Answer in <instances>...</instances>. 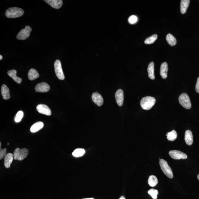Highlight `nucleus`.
I'll return each mask as SVG.
<instances>
[{
	"instance_id": "e433bc0d",
	"label": "nucleus",
	"mask_w": 199,
	"mask_h": 199,
	"mask_svg": "<svg viewBox=\"0 0 199 199\" xmlns=\"http://www.w3.org/2000/svg\"><path fill=\"white\" fill-rule=\"evenodd\" d=\"M9 145V143H8V145Z\"/></svg>"
},
{
	"instance_id": "393cba45",
	"label": "nucleus",
	"mask_w": 199,
	"mask_h": 199,
	"mask_svg": "<svg viewBox=\"0 0 199 199\" xmlns=\"http://www.w3.org/2000/svg\"><path fill=\"white\" fill-rule=\"evenodd\" d=\"M167 139L170 141H174L177 137V133L175 130H173L166 134Z\"/></svg>"
},
{
	"instance_id": "f8f14e48",
	"label": "nucleus",
	"mask_w": 199,
	"mask_h": 199,
	"mask_svg": "<svg viewBox=\"0 0 199 199\" xmlns=\"http://www.w3.org/2000/svg\"><path fill=\"white\" fill-rule=\"evenodd\" d=\"M115 98L117 104L119 106H121L124 102V96L123 92L121 89H119L115 93Z\"/></svg>"
},
{
	"instance_id": "9b49d317",
	"label": "nucleus",
	"mask_w": 199,
	"mask_h": 199,
	"mask_svg": "<svg viewBox=\"0 0 199 199\" xmlns=\"http://www.w3.org/2000/svg\"><path fill=\"white\" fill-rule=\"evenodd\" d=\"M92 100L98 106H100L103 103V99L101 95L98 93H94L92 95Z\"/></svg>"
},
{
	"instance_id": "c9c22d12",
	"label": "nucleus",
	"mask_w": 199,
	"mask_h": 199,
	"mask_svg": "<svg viewBox=\"0 0 199 199\" xmlns=\"http://www.w3.org/2000/svg\"><path fill=\"white\" fill-rule=\"evenodd\" d=\"M94 199L93 198H85V199Z\"/></svg>"
},
{
	"instance_id": "a878e982",
	"label": "nucleus",
	"mask_w": 199,
	"mask_h": 199,
	"mask_svg": "<svg viewBox=\"0 0 199 199\" xmlns=\"http://www.w3.org/2000/svg\"><path fill=\"white\" fill-rule=\"evenodd\" d=\"M85 151L84 149L78 148L75 149L72 153V155L75 157L82 156L84 155Z\"/></svg>"
},
{
	"instance_id": "2f4dec72",
	"label": "nucleus",
	"mask_w": 199,
	"mask_h": 199,
	"mask_svg": "<svg viewBox=\"0 0 199 199\" xmlns=\"http://www.w3.org/2000/svg\"><path fill=\"white\" fill-rule=\"evenodd\" d=\"M195 90L197 93H199V77L197 79L195 86Z\"/></svg>"
},
{
	"instance_id": "f3484780",
	"label": "nucleus",
	"mask_w": 199,
	"mask_h": 199,
	"mask_svg": "<svg viewBox=\"0 0 199 199\" xmlns=\"http://www.w3.org/2000/svg\"><path fill=\"white\" fill-rule=\"evenodd\" d=\"M185 141L188 145H192L193 142V137L192 132L190 130L186 131L185 133Z\"/></svg>"
},
{
	"instance_id": "7ed1b4c3",
	"label": "nucleus",
	"mask_w": 199,
	"mask_h": 199,
	"mask_svg": "<svg viewBox=\"0 0 199 199\" xmlns=\"http://www.w3.org/2000/svg\"><path fill=\"white\" fill-rule=\"evenodd\" d=\"M28 154V149L26 148L20 149L17 148L14 152V160H22L27 157Z\"/></svg>"
},
{
	"instance_id": "b1692460",
	"label": "nucleus",
	"mask_w": 199,
	"mask_h": 199,
	"mask_svg": "<svg viewBox=\"0 0 199 199\" xmlns=\"http://www.w3.org/2000/svg\"><path fill=\"white\" fill-rule=\"evenodd\" d=\"M148 183L150 186L153 187L157 185L158 183V180L157 178L154 175H151L149 176Z\"/></svg>"
},
{
	"instance_id": "6ab92c4d",
	"label": "nucleus",
	"mask_w": 199,
	"mask_h": 199,
	"mask_svg": "<svg viewBox=\"0 0 199 199\" xmlns=\"http://www.w3.org/2000/svg\"><path fill=\"white\" fill-rule=\"evenodd\" d=\"M44 127L43 123L39 121L35 123L30 128V131L33 133L36 132L42 129Z\"/></svg>"
},
{
	"instance_id": "ddd939ff",
	"label": "nucleus",
	"mask_w": 199,
	"mask_h": 199,
	"mask_svg": "<svg viewBox=\"0 0 199 199\" xmlns=\"http://www.w3.org/2000/svg\"><path fill=\"white\" fill-rule=\"evenodd\" d=\"M45 2L52 8L56 9L60 8L63 4L62 0H45Z\"/></svg>"
},
{
	"instance_id": "6e6552de",
	"label": "nucleus",
	"mask_w": 199,
	"mask_h": 199,
	"mask_svg": "<svg viewBox=\"0 0 199 199\" xmlns=\"http://www.w3.org/2000/svg\"><path fill=\"white\" fill-rule=\"evenodd\" d=\"M170 156L174 159H186L187 158L186 155L183 152L177 150H172L169 152Z\"/></svg>"
},
{
	"instance_id": "0eeeda50",
	"label": "nucleus",
	"mask_w": 199,
	"mask_h": 199,
	"mask_svg": "<svg viewBox=\"0 0 199 199\" xmlns=\"http://www.w3.org/2000/svg\"><path fill=\"white\" fill-rule=\"evenodd\" d=\"M32 29L30 26H26L25 28L22 29L17 35V39L19 40H24L30 36Z\"/></svg>"
},
{
	"instance_id": "c85d7f7f",
	"label": "nucleus",
	"mask_w": 199,
	"mask_h": 199,
	"mask_svg": "<svg viewBox=\"0 0 199 199\" xmlns=\"http://www.w3.org/2000/svg\"><path fill=\"white\" fill-rule=\"evenodd\" d=\"M23 115H24V113H23L22 111H19L15 117L14 120H15V122H20L21 121V119H22Z\"/></svg>"
},
{
	"instance_id": "473e14b6",
	"label": "nucleus",
	"mask_w": 199,
	"mask_h": 199,
	"mask_svg": "<svg viewBox=\"0 0 199 199\" xmlns=\"http://www.w3.org/2000/svg\"><path fill=\"white\" fill-rule=\"evenodd\" d=\"M119 199H125V198H124V197L122 196V197H121Z\"/></svg>"
},
{
	"instance_id": "aec40b11",
	"label": "nucleus",
	"mask_w": 199,
	"mask_h": 199,
	"mask_svg": "<svg viewBox=\"0 0 199 199\" xmlns=\"http://www.w3.org/2000/svg\"><path fill=\"white\" fill-rule=\"evenodd\" d=\"M147 70L149 78L152 80H154L155 79L154 63L152 62L149 64Z\"/></svg>"
},
{
	"instance_id": "2eb2a0df",
	"label": "nucleus",
	"mask_w": 199,
	"mask_h": 199,
	"mask_svg": "<svg viewBox=\"0 0 199 199\" xmlns=\"http://www.w3.org/2000/svg\"><path fill=\"white\" fill-rule=\"evenodd\" d=\"M168 64L164 62L162 64L160 68V74L162 78L165 79L168 77Z\"/></svg>"
},
{
	"instance_id": "20e7f679",
	"label": "nucleus",
	"mask_w": 199,
	"mask_h": 199,
	"mask_svg": "<svg viewBox=\"0 0 199 199\" xmlns=\"http://www.w3.org/2000/svg\"><path fill=\"white\" fill-rule=\"evenodd\" d=\"M159 164L161 168L164 173L168 177V178H173V175L172 171L170 167L168 164L167 162L164 159H161L160 160Z\"/></svg>"
},
{
	"instance_id": "5701e85b",
	"label": "nucleus",
	"mask_w": 199,
	"mask_h": 199,
	"mask_svg": "<svg viewBox=\"0 0 199 199\" xmlns=\"http://www.w3.org/2000/svg\"><path fill=\"white\" fill-rule=\"evenodd\" d=\"M166 39L168 43L171 46H174L176 45L177 40L171 34H169L167 35Z\"/></svg>"
},
{
	"instance_id": "4be33fe9",
	"label": "nucleus",
	"mask_w": 199,
	"mask_h": 199,
	"mask_svg": "<svg viewBox=\"0 0 199 199\" xmlns=\"http://www.w3.org/2000/svg\"><path fill=\"white\" fill-rule=\"evenodd\" d=\"M190 3L189 0H181L180 2V11L181 14H184L186 12Z\"/></svg>"
},
{
	"instance_id": "cd10ccee",
	"label": "nucleus",
	"mask_w": 199,
	"mask_h": 199,
	"mask_svg": "<svg viewBox=\"0 0 199 199\" xmlns=\"http://www.w3.org/2000/svg\"><path fill=\"white\" fill-rule=\"evenodd\" d=\"M148 193L151 196L153 199H156L157 198V195L158 194V191L157 190L151 189L148 191Z\"/></svg>"
},
{
	"instance_id": "4468645a",
	"label": "nucleus",
	"mask_w": 199,
	"mask_h": 199,
	"mask_svg": "<svg viewBox=\"0 0 199 199\" xmlns=\"http://www.w3.org/2000/svg\"><path fill=\"white\" fill-rule=\"evenodd\" d=\"M1 94H2L4 99L7 100L9 99L11 97V95L10 94L9 89L8 86L5 84H3L1 86Z\"/></svg>"
},
{
	"instance_id": "f257e3e1",
	"label": "nucleus",
	"mask_w": 199,
	"mask_h": 199,
	"mask_svg": "<svg viewBox=\"0 0 199 199\" xmlns=\"http://www.w3.org/2000/svg\"><path fill=\"white\" fill-rule=\"evenodd\" d=\"M156 103L155 98L151 96H146L141 100L140 106L145 110H149L153 107Z\"/></svg>"
},
{
	"instance_id": "bb28decb",
	"label": "nucleus",
	"mask_w": 199,
	"mask_h": 199,
	"mask_svg": "<svg viewBox=\"0 0 199 199\" xmlns=\"http://www.w3.org/2000/svg\"><path fill=\"white\" fill-rule=\"evenodd\" d=\"M157 38V35L154 34L147 38L145 41V43L146 44H151L155 42Z\"/></svg>"
},
{
	"instance_id": "dca6fc26",
	"label": "nucleus",
	"mask_w": 199,
	"mask_h": 199,
	"mask_svg": "<svg viewBox=\"0 0 199 199\" xmlns=\"http://www.w3.org/2000/svg\"><path fill=\"white\" fill-rule=\"evenodd\" d=\"M14 159V154L11 153L7 154L4 159V165L6 168H9L10 167Z\"/></svg>"
},
{
	"instance_id": "412c9836",
	"label": "nucleus",
	"mask_w": 199,
	"mask_h": 199,
	"mask_svg": "<svg viewBox=\"0 0 199 199\" xmlns=\"http://www.w3.org/2000/svg\"><path fill=\"white\" fill-rule=\"evenodd\" d=\"M28 77L29 79L33 80L39 77V74L36 70L34 69H31L29 70L28 74Z\"/></svg>"
},
{
	"instance_id": "1a4fd4ad",
	"label": "nucleus",
	"mask_w": 199,
	"mask_h": 199,
	"mask_svg": "<svg viewBox=\"0 0 199 199\" xmlns=\"http://www.w3.org/2000/svg\"><path fill=\"white\" fill-rule=\"evenodd\" d=\"M37 110L38 112L41 114L47 115H52V111L47 106L43 104L38 105L37 106Z\"/></svg>"
},
{
	"instance_id": "f704fd0d",
	"label": "nucleus",
	"mask_w": 199,
	"mask_h": 199,
	"mask_svg": "<svg viewBox=\"0 0 199 199\" xmlns=\"http://www.w3.org/2000/svg\"><path fill=\"white\" fill-rule=\"evenodd\" d=\"M197 178H198V179L199 180V174L198 175Z\"/></svg>"
},
{
	"instance_id": "423d86ee",
	"label": "nucleus",
	"mask_w": 199,
	"mask_h": 199,
	"mask_svg": "<svg viewBox=\"0 0 199 199\" xmlns=\"http://www.w3.org/2000/svg\"><path fill=\"white\" fill-rule=\"evenodd\" d=\"M54 66L55 71L57 77L60 80H64L65 77L63 71L60 61L59 60H57L54 64Z\"/></svg>"
},
{
	"instance_id": "c756f323",
	"label": "nucleus",
	"mask_w": 199,
	"mask_h": 199,
	"mask_svg": "<svg viewBox=\"0 0 199 199\" xmlns=\"http://www.w3.org/2000/svg\"><path fill=\"white\" fill-rule=\"evenodd\" d=\"M6 149L1 148V142L0 143V160L2 159L6 155Z\"/></svg>"
},
{
	"instance_id": "9d476101",
	"label": "nucleus",
	"mask_w": 199,
	"mask_h": 199,
	"mask_svg": "<svg viewBox=\"0 0 199 199\" xmlns=\"http://www.w3.org/2000/svg\"><path fill=\"white\" fill-rule=\"evenodd\" d=\"M35 89L36 92H41V93H45V92L49 91L50 87L47 83L45 82H42L37 84Z\"/></svg>"
},
{
	"instance_id": "f03ea898",
	"label": "nucleus",
	"mask_w": 199,
	"mask_h": 199,
	"mask_svg": "<svg viewBox=\"0 0 199 199\" xmlns=\"http://www.w3.org/2000/svg\"><path fill=\"white\" fill-rule=\"evenodd\" d=\"M24 13V11L21 8L13 7L6 10L5 15L9 18H15L21 16Z\"/></svg>"
},
{
	"instance_id": "39448f33",
	"label": "nucleus",
	"mask_w": 199,
	"mask_h": 199,
	"mask_svg": "<svg viewBox=\"0 0 199 199\" xmlns=\"http://www.w3.org/2000/svg\"><path fill=\"white\" fill-rule=\"evenodd\" d=\"M178 100L180 104L185 109H189L191 108V102L187 94H181L178 98Z\"/></svg>"
},
{
	"instance_id": "a211bd4d",
	"label": "nucleus",
	"mask_w": 199,
	"mask_h": 199,
	"mask_svg": "<svg viewBox=\"0 0 199 199\" xmlns=\"http://www.w3.org/2000/svg\"><path fill=\"white\" fill-rule=\"evenodd\" d=\"M8 74L10 77H11L14 81L18 84H20L22 81V79L21 78L17 77V71L16 70L13 69L9 71L8 72Z\"/></svg>"
},
{
	"instance_id": "72a5a7b5",
	"label": "nucleus",
	"mask_w": 199,
	"mask_h": 199,
	"mask_svg": "<svg viewBox=\"0 0 199 199\" xmlns=\"http://www.w3.org/2000/svg\"><path fill=\"white\" fill-rule=\"evenodd\" d=\"M0 57H1V58H0V60H2V59L3 57L2 56V55H0Z\"/></svg>"
},
{
	"instance_id": "7c9ffc66",
	"label": "nucleus",
	"mask_w": 199,
	"mask_h": 199,
	"mask_svg": "<svg viewBox=\"0 0 199 199\" xmlns=\"http://www.w3.org/2000/svg\"><path fill=\"white\" fill-rule=\"evenodd\" d=\"M137 18L135 16H131L128 19V21L131 24H134L137 22Z\"/></svg>"
}]
</instances>
